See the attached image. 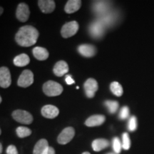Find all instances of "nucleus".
I'll return each mask as SVG.
<instances>
[{
  "mask_svg": "<svg viewBox=\"0 0 154 154\" xmlns=\"http://www.w3.org/2000/svg\"><path fill=\"white\" fill-rule=\"evenodd\" d=\"M38 37V30L34 26L26 25L19 29L15 35V40L21 47H28L35 44Z\"/></svg>",
  "mask_w": 154,
  "mask_h": 154,
  "instance_id": "f257e3e1",
  "label": "nucleus"
},
{
  "mask_svg": "<svg viewBox=\"0 0 154 154\" xmlns=\"http://www.w3.org/2000/svg\"><path fill=\"white\" fill-rule=\"evenodd\" d=\"M43 91L48 96H57L63 91V87L59 83L48 81L43 85Z\"/></svg>",
  "mask_w": 154,
  "mask_h": 154,
  "instance_id": "f03ea898",
  "label": "nucleus"
},
{
  "mask_svg": "<svg viewBox=\"0 0 154 154\" xmlns=\"http://www.w3.org/2000/svg\"><path fill=\"white\" fill-rule=\"evenodd\" d=\"M12 118L17 122L23 124H30L33 121V116L29 112L24 110H15L12 112Z\"/></svg>",
  "mask_w": 154,
  "mask_h": 154,
  "instance_id": "7ed1b4c3",
  "label": "nucleus"
},
{
  "mask_svg": "<svg viewBox=\"0 0 154 154\" xmlns=\"http://www.w3.org/2000/svg\"><path fill=\"white\" fill-rule=\"evenodd\" d=\"M79 28V26L78 22L76 21H72V22L66 23L61 28V36L64 38L72 37V36L75 35L77 33Z\"/></svg>",
  "mask_w": 154,
  "mask_h": 154,
  "instance_id": "20e7f679",
  "label": "nucleus"
},
{
  "mask_svg": "<svg viewBox=\"0 0 154 154\" xmlns=\"http://www.w3.org/2000/svg\"><path fill=\"white\" fill-rule=\"evenodd\" d=\"M34 83V74L29 69L24 70L19 77L17 84L22 88H26Z\"/></svg>",
  "mask_w": 154,
  "mask_h": 154,
  "instance_id": "39448f33",
  "label": "nucleus"
},
{
  "mask_svg": "<svg viewBox=\"0 0 154 154\" xmlns=\"http://www.w3.org/2000/svg\"><path fill=\"white\" fill-rule=\"evenodd\" d=\"M75 131L72 127H67L65 128L61 134L59 135L57 138V141L59 144L65 145V144L69 143L74 137Z\"/></svg>",
  "mask_w": 154,
  "mask_h": 154,
  "instance_id": "423d86ee",
  "label": "nucleus"
},
{
  "mask_svg": "<svg viewBox=\"0 0 154 154\" xmlns=\"http://www.w3.org/2000/svg\"><path fill=\"white\" fill-rule=\"evenodd\" d=\"M11 84V74L9 69L6 66L0 67V87L7 88Z\"/></svg>",
  "mask_w": 154,
  "mask_h": 154,
  "instance_id": "0eeeda50",
  "label": "nucleus"
},
{
  "mask_svg": "<svg viewBox=\"0 0 154 154\" xmlns=\"http://www.w3.org/2000/svg\"><path fill=\"white\" fill-rule=\"evenodd\" d=\"M106 26L99 20H96L89 26V33L94 38H101L104 33Z\"/></svg>",
  "mask_w": 154,
  "mask_h": 154,
  "instance_id": "6e6552de",
  "label": "nucleus"
},
{
  "mask_svg": "<svg viewBox=\"0 0 154 154\" xmlns=\"http://www.w3.org/2000/svg\"><path fill=\"white\" fill-rule=\"evenodd\" d=\"M30 11L29 6L25 3H20L18 5L16 11V17L19 22H25L29 17Z\"/></svg>",
  "mask_w": 154,
  "mask_h": 154,
  "instance_id": "1a4fd4ad",
  "label": "nucleus"
},
{
  "mask_svg": "<svg viewBox=\"0 0 154 154\" xmlns=\"http://www.w3.org/2000/svg\"><path fill=\"white\" fill-rule=\"evenodd\" d=\"M98 88H99L98 83L94 79L90 78L86 80L84 84V89L86 96L88 98H93L95 96V93L98 90Z\"/></svg>",
  "mask_w": 154,
  "mask_h": 154,
  "instance_id": "9d476101",
  "label": "nucleus"
},
{
  "mask_svg": "<svg viewBox=\"0 0 154 154\" xmlns=\"http://www.w3.org/2000/svg\"><path fill=\"white\" fill-rule=\"evenodd\" d=\"M59 113V109L53 105H46L42 109V116L47 119H54Z\"/></svg>",
  "mask_w": 154,
  "mask_h": 154,
  "instance_id": "9b49d317",
  "label": "nucleus"
},
{
  "mask_svg": "<svg viewBox=\"0 0 154 154\" xmlns=\"http://www.w3.org/2000/svg\"><path fill=\"white\" fill-rule=\"evenodd\" d=\"M38 7L43 13L49 14L55 9V2L53 0H39L38 2Z\"/></svg>",
  "mask_w": 154,
  "mask_h": 154,
  "instance_id": "f8f14e48",
  "label": "nucleus"
},
{
  "mask_svg": "<svg viewBox=\"0 0 154 154\" xmlns=\"http://www.w3.org/2000/svg\"><path fill=\"white\" fill-rule=\"evenodd\" d=\"M78 51L85 57H92L96 54V48L91 44H82L78 47Z\"/></svg>",
  "mask_w": 154,
  "mask_h": 154,
  "instance_id": "ddd939ff",
  "label": "nucleus"
},
{
  "mask_svg": "<svg viewBox=\"0 0 154 154\" xmlns=\"http://www.w3.org/2000/svg\"><path fill=\"white\" fill-rule=\"evenodd\" d=\"M106 120L104 116L103 115H94L86 119L85 125L88 127H94L100 126L103 124Z\"/></svg>",
  "mask_w": 154,
  "mask_h": 154,
  "instance_id": "4468645a",
  "label": "nucleus"
},
{
  "mask_svg": "<svg viewBox=\"0 0 154 154\" xmlns=\"http://www.w3.org/2000/svg\"><path fill=\"white\" fill-rule=\"evenodd\" d=\"M49 146L47 140L40 139L34 148L33 154H47Z\"/></svg>",
  "mask_w": 154,
  "mask_h": 154,
  "instance_id": "2eb2a0df",
  "label": "nucleus"
},
{
  "mask_svg": "<svg viewBox=\"0 0 154 154\" xmlns=\"http://www.w3.org/2000/svg\"><path fill=\"white\" fill-rule=\"evenodd\" d=\"M69 72V66L66 61H59L54 67V73L56 76L61 77Z\"/></svg>",
  "mask_w": 154,
  "mask_h": 154,
  "instance_id": "dca6fc26",
  "label": "nucleus"
},
{
  "mask_svg": "<svg viewBox=\"0 0 154 154\" xmlns=\"http://www.w3.org/2000/svg\"><path fill=\"white\" fill-rule=\"evenodd\" d=\"M93 9L99 16H101L109 11V4L107 2H96L94 3Z\"/></svg>",
  "mask_w": 154,
  "mask_h": 154,
  "instance_id": "f3484780",
  "label": "nucleus"
},
{
  "mask_svg": "<svg viewBox=\"0 0 154 154\" xmlns=\"http://www.w3.org/2000/svg\"><path fill=\"white\" fill-rule=\"evenodd\" d=\"M82 6V1L80 0H69L65 6L64 10L67 14H72L80 9Z\"/></svg>",
  "mask_w": 154,
  "mask_h": 154,
  "instance_id": "a211bd4d",
  "label": "nucleus"
},
{
  "mask_svg": "<svg viewBox=\"0 0 154 154\" xmlns=\"http://www.w3.org/2000/svg\"><path fill=\"white\" fill-rule=\"evenodd\" d=\"M33 55L36 59L39 61H44L48 59L49 54L45 48L37 47L34 48Z\"/></svg>",
  "mask_w": 154,
  "mask_h": 154,
  "instance_id": "6ab92c4d",
  "label": "nucleus"
},
{
  "mask_svg": "<svg viewBox=\"0 0 154 154\" xmlns=\"http://www.w3.org/2000/svg\"><path fill=\"white\" fill-rule=\"evenodd\" d=\"M109 146V140L103 138H99V139L94 140L92 142V149L94 151L99 152L101 150L106 149Z\"/></svg>",
  "mask_w": 154,
  "mask_h": 154,
  "instance_id": "aec40b11",
  "label": "nucleus"
},
{
  "mask_svg": "<svg viewBox=\"0 0 154 154\" xmlns=\"http://www.w3.org/2000/svg\"><path fill=\"white\" fill-rule=\"evenodd\" d=\"M98 20L100 21L106 27L107 26H110L116 20V15L113 13L109 11V12L106 13L105 14L99 16V19Z\"/></svg>",
  "mask_w": 154,
  "mask_h": 154,
  "instance_id": "412c9836",
  "label": "nucleus"
},
{
  "mask_svg": "<svg viewBox=\"0 0 154 154\" xmlns=\"http://www.w3.org/2000/svg\"><path fill=\"white\" fill-rule=\"evenodd\" d=\"M30 62V59L28 55L25 54H22L17 56L14 59V63L15 66L22 67L28 65Z\"/></svg>",
  "mask_w": 154,
  "mask_h": 154,
  "instance_id": "4be33fe9",
  "label": "nucleus"
},
{
  "mask_svg": "<svg viewBox=\"0 0 154 154\" xmlns=\"http://www.w3.org/2000/svg\"><path fill=\"white\" fill-rule=\"evenodd\" d=\"M110 88H111V91L112 93L114 94L115 96H121L123 94V88L122 86L119 82H112L110 86Z\"/></svg>",
  "mask_w": 154,
  "mask_h": 154,
  "instance_id": "5701e85b",
  "label": "nucleus"
},
{
  "mask_svg": "<svg viewBox=\"0 0 154 154\" xmlns=\"http://www.w3.org/2000/svg\"><path fill=\"white\" fill-rule=\"evenodd\" d=\"M17 135L19 138H25L29 136L32 134V131L30 128L24 126H19L16 130Z\"/></svg>",
  "mask_w": 154,
  "mask_h": 154,
  "instance_id": "b1692460",
  "label": "nucleus"
},
{
  "mask_svg": "<svg viewBox=\"0 0 154 154\" xmlns=\"http://www.w3.org/2000/svg\"><path fill=\"white\" fill-rule=\"evenodd\" d=\"M105 105L109 109V112L111 113H114L118 110L119 103L116 101H106L105 102Z\"/></svg>",
  "mask_w": 154,
  "mask_h": 154,
  "instance_id": "393cba45",
  "label": "nucleus"
},
{
  "mask_svg": "<svg viewBox=\"0 0 154 154\" xmlns=\"http://www.w3.org/2000/svg\"><path fill=\"white\" fill-rule=\"evenodd\" d=\"M131 147V140L127 133L123 134L122 136V148L125 150H128Z\"/></svg>",
  "mask_w": 154,
  "mask_h": 154,
  "instance_id": "a878e982",
  "label": "nucleus"
},
{
  "mask_svg": "<svg viewBox=\"0 0 154 154\" xmlns=\"http://www.w3.org/2000/svg\"><path fill=\"white\" fill-rule=\"evenodd\" d=\"M113 151L116 154L120 153L121 149H122V143H121L119 138L116 137L113 140Z\"/></svg>",
  "mask_w": 154,
  "mask_h": 154,
  "instance_id": "bb28decb",
  "label": "nucleus"
},
{
  "mask_svg": "<svg viewBox=\"0 0 154 154\" xmlns=\"http://www.w3.org/2000/svg\"><path fill=\"white\" fill-rule=\"evenodd\" d=\"M128 129L131 131H134L137 128V119L135 116H132L128 121Z\"/></svg>",
  "mask_w": 154,
  "mask_h": 154,
  "instance_id": "cd10ccee",
  "label": "nucleus"
},
{
  "mask_svg": "<svg viewBox=\"0 0 154 154\" xmlns=\"http://www.w3.org/2000/svg\"><path fill=\"white\" fill-rule=\"evenodd\" d=\"M129 116V109L127 106H124L121 109L119 113V118L121 119H126Z\"/></svg>",
  "mask_w": 154,
  "mask_h": 154,
  "instance_id": "c85d7f7f",
  "label": "nucleus"
},
{
  "mask_svg": "<svg viewBox=\"0 0 154 154\" xmlns=\"http://www.w3.org/2000/svg\"><path fill=\"white\" fill-rule=\"evenodd\" d=\"M7 154H18L16 146L14 145H10L7 149Z\"/></svg>",
  "mask_w": 154,
  "mask_h": 154,
  "instance_id": "c756f323",
  "label": "nucleus"
},
{
  "mask_svg": "<svg viewBox=\"0 0 154 154\" xmlns=\"http://www.w3.org/2000/svg\"><path fill=\"white\" fill-rule=\"evenodd\" d=\"M65 80H66V84H68V85H72V84H74L75 83L74 80L73 79L72 76H70V75H66V79Z\"/></svg>",
  "mask_w": 154,
  "mask_h": 154,
  "instance_id": "7c9ffc66",
  "label": "nucleus"
},
{
  "mask_svg": "<svg viewBox=\"0 0 154 154\" xmlns=\"http://www.w3.org/2000/svg\"><path fill=\"white\" fill-rule=\"evenodd\" d=\"M47 154H56L55 153V150L54 149V148L52 147H50L49 148V150H48Z\"/></svg>",
  "mask_w": 154,
  "mask_h": 154,
  "instance_id": "2f4dec72",
  "label": "nucleus"
},
{
  "mask_svg": "<svg viewBox=\"0 0 154 154\" xmlns=\"http://www.w3.org/2000/svg\"><path fill=\"white\" fill-rule=\"evenodd\" d=\"M3 12H4V9H3V7H0V16H1V15L3 14Z\"/></svg>",
  "mask_w": 154,
  "mask_h": 154,
  "instance_id": "473e14b6",
  "label": "nucleus"
},
{
  "mask_svg": "<svg viewBox=\"0 0 154 154\" xmlns=\"http://www.w3.org/2000/svg\"><path fill=\"white\" fill-rule=\"evenodd\" d=\"M2 150H3V148H2V144L0 143V154L2 153Z\"/></svg>",
  "mask_w": 154,
  "mask_h": 154,
  "instance_id": "72a5a7b5",
  "label": "nucleus"
},
{
  "mask_svg": "<svg viewBox=\"0 0 154 154\" xmlns=\"http://www.w3.org/2000/svg\"><path fill=\"white\" fill-rule=\"evenodd\" d=\"M82 154H91L90 153H88V152H84Z\"/></svg>",
  "mask_w": 154,
  "mask_h": 154,
  "instance_id": "f704fd0d",
  "label": "nucleus"
},
{
  "mask_svg": "<svg viewBox=\"0 0 154 154\" xmlns=\"http://www.w3.org/2000/svg\"><path fill=\"white\" fill-rule=\"evenodd\" d=\"M2 99L1 96H0V103H2Z\"/></svg>",
  "mask_w": 154,
  "mask_h": 154,
  "instance_id": "c9c22d12",
  "label": "nucleus"
},
{
  "mask_svg": "<svg viewBox=\"0 0 154 154\" xmlns=\"http://www.w3.org/2000/svg\"><path fill=\"white\" fill-rule=\"evenodd\" d=\"M2 134V131H1V128H0V135Z\"/></svg>",
  "mask_w": 154,
  "mask_h": 154,
  "instance_id": "e433bc0d",
  "label": "nucleus"
},
{
  "mask_svg": "<svg viewBox=\"0 0 154 154\" xmlns=\"http://www.w3.org/2000/svg\"><path fill=\"white\" fill-rule=\"evenodd\" d=\"M108 154H116V153H108Z\"/></svg>",
  "mask_w": 154,
  "mask_h": 154,
  "instance_id": "4c0bfd02",
  "label": "nucleus"
}]
</instances>
